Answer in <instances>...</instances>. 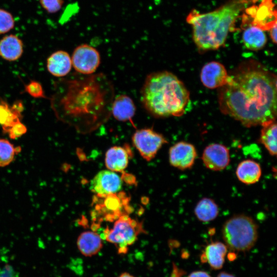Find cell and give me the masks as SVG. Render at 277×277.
Segmentation results:
<instances>
[{"label":"cell","mask_w":277,"mask_h":277,"mask_svg":"<svg viewBox=\"0 0 277 277\" xmlns=\"http://www.w3.org/2000/svg\"><path fill=\"white\" fill-rule=\"evenodd\" d=\"M140 96L143 107L156 118L183 115L190 100L189 92L183 82L168 71L148 74Z\"/></svg>","instance_id":"cell-3"},{"label":"cell","mask_w":277,"mask_h":277,"mask_svg":"<svg viewBox=\"0 0 277 277\" xmlns=\"http://www.w3.org/2000/svg\"><path fill=\"white\" fill-rule=\"evenodd\" d=\"M76 245L81 253L86 257L96 255L103 246L101 236L91 231L82 232L77 239Z\"/></svg>","instance_id":"cell-19"},{"label":"cell","mask_w":277,"mask_h":277,"mask_svg":"<svg viewBox=\"0 0 277 277\" xmlns=\"http://www.w3.org/2000/svg\"><path fill=\"white\" fill-rule=\"evenodd\" d=\"M136 107L130 97L126 94H121L114 98L111 114L114 118L121 122L130 121L134 116Z\"/></svg>","instance_id":"cell-20"},{"label":"cell","mask_w":277,"mask_h":277,"mask_svg":"<svg viewBox=\"0 0 277 277\" xmlns=\"http://www.w3.org/2000/svg\"><path fill=\"white\" fill-rule=\"evenodd\" d=\"M114 98L113 85L106 75L77 72L55 82L51 107L60 121L87 134L107 122Z\"/></svg>","instance_id":"cell-2"},{"label":"cell","mask_w":277,"mask_h":277,"mask_svg":"<svg viewBox=\"0 0 277 277\" xmlns=\"http://www.w3.org/2000/svg\"><path fill=\"white\" fill-rule=\"evenodd\" d=\"M188 277H211L207 272L204 271L198 270L190 273Z\"/></svg>","instance_id":"cell-31"},{"label":"cell","mask_w":277,"mask_h":277,"mask_svg":"<svg viewBox=\"0 0 277 277\" xmlns=\"http://www.w3.org/2000/svg\"><path fill=\"white\" fill-rule=\"evenodd\" d=\"M194 213L199 221L207 223L217 217L219 214V207L213 199L203 197L196 203Z\"/></svg>","instance_id":"cell-23"},{"label":"cell","mask_w":277,"mask_h":277,"mask_svg":"<svg viewBox=\"0 0 277 277\" xmlns=\"http://www.w3.org/2000/svg\"><path fill=\"white\" fill-rule=\"evenodd\" d=\"M21 151L20 147L14 146L7 139L0 138V167L10 164Z\"/></svg>","instance_id":"cell-25"},{"label":"cell","mask_w":277,"mask_h":277,"mask_svg":"<svg viewBox=\"0 0 277 277\" xmlns=\"http://www.w3.org/2000/svg\"><path fill=\"white\" fill-rule=\"evenodd\" d=\"M258 0H229L215 10L201 13L192 10L187 22L192 27L193 40L200 51L219 49L245 8Z\"/></svg>","instance_id":"cell-4"},{"label":"cell","mask_w":277,"mask_h":277,"mask_svg":"<svg viewBox=\"0 0 277 277\" xmlns=\"http://www.w3.org/2000/svg\"><path fill=\"white\" fill-rule=\"evenodd\" d=\"M201 158L207 169L216 171L225 169L230 161L228 148L219 143H212L206 146Z\"/></svg>","instance_id":"cell-11"},{"label":"cell","mask_w":277,"mask_h":277,"mask_svg":"<svg viewBox=\"0 0 277 277\" xmlns=\"http://www.w3.org/2000/svg\"><path fill=\"white\" fill-rule=\"evenodd\" d=\"M228 76L225 66L216 61H211L204 65L200 73L202 83L209 89L220 88L224 86Z\"/></svg>","instance_id":"cell-12"},{"label":"cell","mask_w":277,"mask_h":277,"mask_svg":"<svg viewBox=\"0 0 277 277\" xmlns=\"http://www.w3.org/2000/svg\"><path fill=\"white\" fill-rule=\"evenodd\" d=\"M23 52V42L17 35L9 34L0 39V56L4 60L9 62L17 61Z\"/></svg>","instance_id":"cell-16"},{"label":"cell","mask_w":277,"mask_h":277,"mask_svg":"<svg viewBox=\"0 0 277 277\" xmlns=\"http://www.w3.org/2000/svg\"><path fill=\"white\" fill-rule=\"evenodd\" d=\"M27 131L26 126L19 121L13 125L6 133L8 134L11 139L15 140L25 134Z\"/></svg>","instance_id":"cell-30"},{"label":"cell","mask_w":277,"mask_h":277,"mask_svg":"<svg viewBox=\"0 0 277 277\" xmlns=\"http://www.w3.org/2000/svg\"><path fill=\"white\" fill-rule=\"evenodd\" d=\"M25 91L31 96L36 98H46L41 84L36 81H31L25 87Z\"/></svg>","instance_id":"cell-29"},{"label":"cell","mask_w":277,"mask_h":277,"mask_svg":"<svg viewBox=\"0 0 277 277\" xmlns=\"http://www.w3.org/2000/svg\"><path fill=\"white\" fill-rule=\"evenodd\" d=\"M276 76L254 60L241 62L219 88L221 111L251 127L276 119Z\"/></svg>","instance_id":"cell-1"},{"label":"cell","mask_w":277,"mask_h":277,"mask_svg":"<svg viewBox=\"0 0 277 277\" xmlns=\"http://www.w3.org/2000/svg\"><path fill=\"white\" fill-rule=\"evenodd\" d=\"M217 277H235L233 275L226 272H220Z\"/></svg>","instance_id":"cell-33"},{"label":"cell","mask_w":277,"mask_h":277,"mask_svg":"<svg viewBox=\"0 0 277 277\" xmlns=\"http://www.w3.org/2000/svg\"><path fill=\"white\" fill-rule=\"evenodd\" d=\"M276 25H275L268 30L270 37L274 44L276 43Z\"/></svg>","instance_id":"cell-32"},{"label":"cell","mask_w":277,"mask_h":277,"mask_svg":"<svg viewBox=\"0 0 277 277\" xmlns=\"http://www.w3.org/2000/svg\"><path fill=\"white\" fill-rule=\"evenodd\" d=\"M168 154L170 165L183 171L192 167L197 157V151L192 144L180 141L170 147Z\"/></svg>","instance_id":"cell-9"},{"label":"cell","mask_w":277,"mask_h":277,"mask_svg":"<svg viewBox=\"0 0 277 277\" xmlns=\"http://www.w3.org/2000/svg\"><path fill=\"white\" fill-rule=\"evenodd\" d=\"M242 41L247 49L258 51L265 46L267 36L264 30L251 24L244 28L242 34Z\"/></svg>","instance_id":"cell-22"},{"label":"cell","mask_w":277,"mask_h":277,"mask_svg":"<svg viewBox=\"0 0 277 277\" xmlns=\"http://www.w3.org/2000/svg\"><path fill=\"white\" fill-rule=\"evenodd\" d=\"M122 187V179L109 170L99 171L91 180L90 186L91 191L99 196L116 193Z\"/></svg>","instance_id":"cell-10"},{"label":"cell","mask_w":277,"mask_h":277,"mask_svg":"<svg viewBox=\"0 0 277 277\" xmlns=\"http://www.w3.org/2000/svg\"><path fill=\"white\" fill-rule=\"evenodd\" d=\"M23 109V103L19 101L10 105L6 101L0 98V125L4 133H6L13 125L21 120Z\"/></svg>","instance_id":"cell-15"},{"label":"cell","mask_w":277,"mask_h":277,"mask_svg":"<svg viewBox=\"0 0 277 277\" xmlns=\"http://www.w3.org/2000/svg\"><path fill=\"white\" fill-rule=\"evenodd\" d=\"M72 67L71 58L69 54L64 50H57L52 53L47 58L48 71L56 77L67 75Z\"/></svg>","instance_id":"cell-18"},{"label":"cell","mask_w":277,"mask_h":277,"mask_svg":"<svg viewBox=\"0 0 277 277\" xmlns=\"http://www.w3.org/2000/svg\"><path fill=\"white\" fill-rule=\"evenodd\" d=\"M41 7L47 13L54 14L62 8L65 0H39Z\"/></svg>","instance_id":"cell-28"},{"label":"cell","mask_w":277,"mask_h":277,"mask_svg":"<svg viewBox=\"0 0 277 277\" xmlns=\"http://www.w3.org/2000/svg\"><path fill=\"white\" fill-rule=\"evenodd\" d=\"M262 173L260 164L250 159L241 161L237 166L235 171L238 179L246 185H252L258 182Z\"/></svg>","instance_id":"cell-21"},{"label":"cell","mask_w":277,"mask_h":277,"mask_svg":"<svg viewBox=\"0 0 277 277\" xmlns=\"http://www.w3.org/2000/svg\"><path fill=\"white\" fill-rule=\"evenodd\" d=\"M117 277H135V276L133 275L132 274H130L129 272H124L122 273L119 276Z\"/></svg>","instance_id":"cell-34"},{"label":"cell","mask_w":277,"mask_h":277,"mask_svg":"<svg viewBox=\"0 0 277 277\" xmlns=\"http://www.w3.org/2000/svg\"><path fill=\"white\" fill-rule=\"evenodd\" d=\"M15 21L12 14L0 8V34L9 32L15 27Z\"/></svg>","instance_id":"cell-27"},{"label":"cell","mask_w":277,"mask_h":277,"mask_svg":"<svg viewBox=\"0 0 277 277\" xmlns=\"http://www.w3.org/2000/svg\"><path fill=\"white\" fill-rule=\"evenodd\" d=\"M143 230L141 223L123 214L115 222L113 228L105 229L103 234L106 241L114 245L119 254H125L128 247L137 240Z\"/></svg>","instance_id":"cell-6"},{"label":"cell","mask_w":277,"mask_h":277,"mask_svg":"<svg viewBox=\"0 0 277 277\" xmlns=\"http://www.w3.org/2000/svg\"><path fill=\"white\" fill-rule=\"evenodd\" d=\"M258 228L251 216L235 214L224 223L222 235L227 248L235 251L246 252L255 245L259 236Z\"/></svg>","instance_id":"cell-5"},{"label":"cell","mask_w":277,"mask_h":277,"mask_svg":"<svg viewBox=\"0 0 277 277\" xmlns=\"http://www.w3.org/2000/svg\"><path fill=\"white\" fill-rule=\"evenodd\" d=\"M256 9L252 8V24L268 31L276 25V11L272 0H262Z\"/></svg>","instance_id":"cell-13"},{"label":"cell","mask_w":277,"mask_h":277,"mask_svg":"<svg viewBox=\"0 0 277 277\" xmlns=\"http://www.w3.org/2000/svg\"><path fill=\"white\" fill-rule=\"evenodd\" d=\"M131 155V149L127 144L111 147L105 153V166L110 171L123 172L127 167Z\"/></svg>","instance_id":"cell-14"},{"label":"cell","mask_w":277,"mask_h":277,"mask_svg":"<svg viewBox=\"0 0 277 277\" xmlns=\"http://www.w3.org/2000/svg\"><path fill=\"white\" fill-rule=\"evenodd\" d=\"M104 202V207L108 211L113 212L115 217H120L121 212L120 210L122 206V201L121 196H118L115 193L109 194L105 196Z\"/></svg>","instance_id":"cell-26"},{"label":"cell","mask_w":277,"mask_h":277,"mask_svg":"<svg viewBox=\"0 0 277 277\" xmlns=\"http://www.w3.org/2000/svg\"><path fill=\"white\" fill-rule=\"evenodd\" d=\"M132 142L141 156L147 161L152 160L162 147L168 143L163 135L153 128L136 130L132 136Z\"/></svg>","instance_id":"cell-7"},{"label":"cell","mask_w":277,"mask_h":277,"mask_svg":"<svg viewBox=\"0 0 277 277\" xmlns=\"http://www.w3.org/2000/svg\"><path fill=\"white\" fill-rule=\"evenodd\" d=\"M260 143L272 156L276 155V123L275 120L264 123L261 125Z\"/></svg>","instance_id":"cell-24"},{"label":"cell","mask_w":277,"mask_h":277,"mask_svg":"<svg viewBox=\"0 0 277 277\" xmlns=\"http://www.w3.org/2000/svg\"><path fill=\"white\" fill-rule=\"evenodd\" d=\"M72 66L80 74H93L101 63V56L98 51L94 47L82 44L73 50L71 56Z\"/></svg>","instance_id":"cell-8"},{"label":"cell","mask_w":277,"mask_h":277,"mask_svg":"<svg viewBox=\"0 0 277 277\" xmlns=\"http://www.w3.org/2000/svg\"><path fill=\"white\" fill-rule=\"evenodd\" d=\"M227 247L221 242H213L208 244L201 255L202 263H207L213 269H220L225 262Z\"/></svg>","instance_id":"cell-17"}]
</instances>
